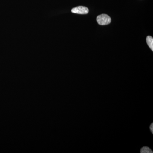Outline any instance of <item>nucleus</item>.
<instances>
[{
  "label": "nucleus",
  "instance_id": "f257e3e1",
  "mask_svg": "<svg viewBox=\"0 0 153 153\" xmlns=\"http://www.w3.org/2000/svg\"><path fill=\"white\" fill-rule=\"evenodd\" d=\"M97 21L99 25H109L111 22L110 17L106 14H101L97 17Z\"/></svg>",
  "mask_w": 153,
  "mask_h": 153
},
{
  "label": "nucleus",
  "instance_id": "f03ea898",
  "mask_svg": "<svg viewBox=\"0 0 153 153\" xmlns=\"http://www.w3.org/2000/svg\"><path fill=\"white\" fill-rule=\"evenodd\" d=\"M71 12L74 13L85 15L88 13L89 10L86 7L83 6H78L71 10Z\"/></svg>",
  "mask_w": 153,
  "mask_h": 153
},
{
  "label": "nucleus",
  "instance_id": "7ed1b4c3",
  "mask_svg": "<svg viewBox=\"0 0 153 153\" xmlns=\"http://www.w3.org/2000/svg\"><path fill=\"white\" fill-rule=\"evenodd\" d=\"M147 44L149 47L151 49L152 51H153V38L152 36H148L147 37L146 39Z\"/></svg>",
  "mask_w": 153,
  "mask_h": 153
},
{
  "label": "nucleus",
  "instance_id": "20e7f679",
  "mask_svg": "<svg viewBox=\"0 0 153 153\" xmlns=\"http://www.w3.org/2000/svg\"><path fill=\"white\" fill-rule=\"evenodd\" d=\"M140 152L142 153H153V152L149 148L145 146L142 148Z\"/></svg>",
  "mask_w": 153,
  "mask_h": 153
},
{
  "label": "nucleus",
  "instance_id": "39448f33",
  "mask_svg": "<svg viewBox=\"0 0 153 153\" xmlns=\"http://www.w3.org/2000/svg\"><path fill=\"white\" fill-rule=\"evenodd\" d=\"M150 128L151 132H152V133H153V123H152V124L151 125L150 127Z\"/></svg>",
  "mask_w": 153,
  "mask_h": 153
}]
</instances>
